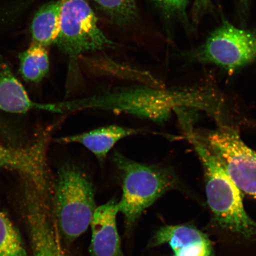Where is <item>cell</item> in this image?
I'll list each match as a JSON object with an SVG mask.
<instances>
[{"instance_id":"cell-1","label":"cell","mask_w":256,"mask_h":256,"mask_svg":"<svg viewBox=\"0 0 256 256\" xmlns=\"http://www.w3.org/2000/svg\"><path fill=\"white\" fill-rule=\"evenodd\" d=\"M68 113L98 110L132 115L156 124L168 122L179 108L206 110L211 114L217 107L208 90L164 89L152 85L118 88L87 97L66 101Z\"/></svg>"},{"instance_id":"cell-2","label":"cell","mask_w":256,"mask_h":256,"mask_svg":"<svg viewBox=\"0 0 256 256\" xmlns=\"http://www.w3.org/2000/svg\"><path fill=\"white\" fill-rule=\"evenodd\" d=\"M184 132L202 164L207 203L214 225L232 238L256 241V222L246 211L241 191L194 126Z\"/></svg>"},{"instance_id":"cell-3","label":"cell","mask_w":256,"mask_h":256,"mask_svg":"<svg viewBox=\"0 0 256 256\" xmlns=\"http://www.w3.org/2000/svg\"><path fill=\"white\" fill-rule=\"evenodd\" d=\"M111 160L122 190L118 202L120 212L129 228L162 195L182 190L180 179L170 166L136 162L118 151L113 153Z\"/></svg>"},{"instance_id":"cell-4","label":"cell","mask_w":256,"mask_h":256,"mask_svg":"<svg viewBox=\"0 0 256 256\" xmlns=\"http://www.w3.org/2000/svg\"><path fill=\"white\" fill-rule=\"evenodd\" d=\"M54 194L58 228L63 238L72 242L90 226L97 208L94 184L81 168L66 164L58 171Z\"/></svg>"},{"instance_id":"cell-5","label":"cell","mask_w":256,"mask_h":256,"mask_svg":"<svg viewBox=\"0 0 256 256\" xmlns=\"http://www.w3.org/2000/svg\"><path fill=\"white\" fill-rule=\"evenodd\" d=\"M56 43L72 63H76L83 54L114 46L99 27L87 0H62L60 31Z\"/></svg>"},{"instance_id":"cell-6","label":"cell","mask_w":256,"mask_h":256,"mask_svg":"<svg viewBox=\"0 0 256 256\" xmlns=\"http://www.w3.org/2000/svg\"><path fill=\"white\" fill-rule=\"evenodd\" d=\"M201 138L242 193L256 200V152L246 145L238 131L225 124Z\"/></svg>"},{"instance_id":"cell-7","label":"cell","mask_w":256,"mask_h":256,"mask_svg":"<svg viewBox=\"0 0 256 256\" xmlns=\"http://www.w3.org/2000/svg\"><path fill=\"white\" fill-rule=\"evenodd\" d=\"M198 62L216 64L232 72L256 59V37L225 22L211 33L206 43L190 53Z\"/></svg>"},{"instance_id":"cell-8","label":"cell","mask_w":256,"mask_h":256,"mask_svg":"<svg viewBox=\"0 0 256 256\" xmlns=\"http://www.w3.org/2000/svg\"><path fill=\"white\" fill-rule=\"evenodd\" d=\"M46 137L24 148H12L0 143V169L18 172L42 194H47L50 185L46 168Z\"/></svg>"},{"instance_id":"cell-9","label":"cell","mask_w":256,"mask_h":256,"mask_svg":"<svg viewBox=\"0 0 256 256\" xmlns=\"http://www.w3.org/2000/svg\"><path fill=\"white\" fill-rule=\"evenodd\" d=\"M164 244L171 248L172 256H214L210 238L190 224L162 226L150 240L148 246L153 248Z\"/></svg>"},{"instance_id":"cell-10","label":"cell","mask_w":256,"mask_h":256,"mask_svg":"<svg viewBox=\"0 0 256 256\" xmlns=\"http://www.w3.org/2000/svg\"><path fill=\"white\" fill-rule=\"evenodd\" d=\"M118 202L111 200L96 208L91 220V256H122L116 225Z\"/></svg>"},{"instance_id":"cell-11","label":"cell","mask_w":256,"mask_h":256,"mask_svg":"<svg viewBox=\"0 0 256 256\" xmlns=\"http://www.w3.org/2000/svg\"><path fill=\"white\" fill-rule=\"evenodd\" d=\"M0 111L14 114L32 111L60 114V102L42 104L32 100L10 68L4 65L0 67Z\"/></svg>"},{"instance_id":"cell-12","label":"cell","mask_w":256,"mask_h":256,"mask_svg":"<svg viewBox=\"0 0 256 256\" xmlns=\"http://www.w3.org/2000/svg\"><path fill=\"white\" fill-rule=\"evenodd\" d=\"M146 130L110 124L74 134L60 138L56 142L62 144H78L85 147L100 162L106 158L116 144L128 137L140 135Z\"/></svg>"},{"instance_id":"cell-13","label":"cell","mask_w":256,"mask_h":256,"mask_svg":"<svg viewBox=\"0 0 256 256\" xmlns=\"http://www.w3.org/2000/svg\"><path fill=\"white\" fill-rule=\"evenodd\" d=\"M62 0L48 3L34 16L32 24L34 42L46 47L56 43L60 31Z\"/></svg>"},{"instance_id":"cell-14","label":"cell","mask_w":256,"mask_h":256,"mask_svg":"<svg viewBox=\"0 0 256 256\" xmlns=\"http://www.w3.org/2000/svg\"><path fill=\"white\" fill-rule=\"evenodd\" d=\"M98 7L113 23L124 26L139 17L136 0H94Z\"/></svg>"},{"instance_id":"cell-15","label":"cell","mask_w":256,"mask_h":256,"mask_svg":"<svg viewBox=\"0 0 256 256\" xmlns=\"http://www.w3.org/2000/svg\"><path fill=\"white\" fill-rule=\"evenodd\" d=\"M0 256H28L18 230L0 210Z\"/></svg>"},{"instance_id":"cell-16","label":"cell","mask_w":256,"mask_h":256,"mask_svg":"<svg viewBox=\"0 0 256 256\" xmlns=\"http://www.w3.org/2000/svg\"><path fill=\"white\" fill-rule=\"evenodd\" d=\"M20 72L26 81L39 82L46 76L30 50L20 56Z\"/></svg>"},{"instance_id":"cell-17","label":"cell","mask_w":256,"mask_h":256,"mask_svg":"<svg viewBox=\"0 0 256 256\" xmlns=\"http://www.w3.org/2000/svg\"><path fill=\"white\" fill-rule=\"evenodd\" d=\"M190 0H151L162 14L168 19L188 21L186 10Z\"/></svg>"},{"instance_id":"cell-18","label":"cell","mask_w":256,"mask_h":256,"mask_svg":"<svg viewBox=\"0 0 256 256\" xmlns=\"http://www.w3.org/2000/svg\"><path fill=\"white\" fill-rule=\"evenodd\" d=\"M212 8L210 0H194L192 8V17L195 22H199L200 18Z\"/></svg>"},{"instance_id":"cell-19","label":"cell","mask_w":256,"mask_h":256,"mask_svg":"<svg viewBox=\"0 0 256 256\" xmlns=\"http://www.w3.org/2000/svg\"><path fill=\"white\" fill-rule=\"evenodd\" d=\"M240 2L243 4V5H246L248 4V0H240Z\"/></svg>"}]
</instances>
